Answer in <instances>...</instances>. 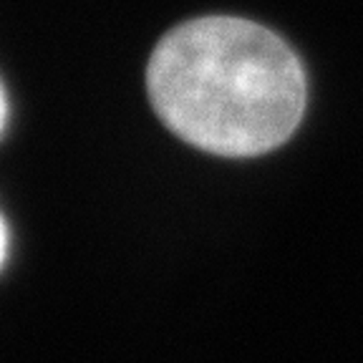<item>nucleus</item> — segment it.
<instances>
[{
  "instance_id": "f257e3e1",
  "label": "nucleus",
  "mask_w": 363,
  "mask_h": 363,
  "mask_svg": "<svg viewBox=\"0 0 363 363\" xmlns=\"http://www.w3.org/2000/svg\"><path fill=\"white\" fill-rule=\"evenodd\" d=\"M147 86L177 136L220 157L280 147L306 108L298 56L242 18H199L167 33L152 53Z\"/></svg>"
},
{
  "instance_id": "f03ea898",
  "label": "nucleus",
  "mask_w": 363,
  "mask_h": 363,
  "mask_svg": "<svg viewBox=\"0 0 363 363\" xmlns=\"http://www.w3.org/2000/svg\"><path fill=\"white\" fill-rule=\"evenodd\" d=\"M3 257H6V225L0 220V262H3Z\"/></svg>"
},
{
  "instance_id": "7ed1b4c3",
  "label": "nucleus",
  "mask_w": 363,
  "mask_h": 363,
  "mask_svg": "<svg viewBox=\"0 0 363 363\" xmlns=\"http://www.w3.org/2000/svg\"><path fill=\"white\" fill-rule=\"evenodd\" d=\"M6 124V96H3V89H0V131Z\"/></svg>"
}]
</instances>
